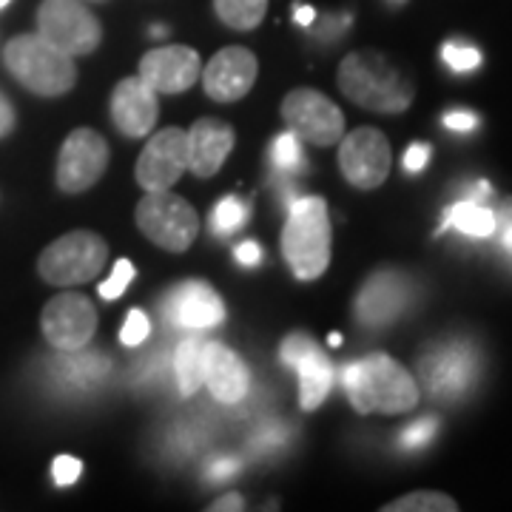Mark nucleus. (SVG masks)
Wrapping results in <instances>:
<instances>
[{
  "label": "nucleus",
  "instance_id": "1",
  "mask_svg": "<svg viewBox=\"0 0 512 512\" xmlns=\"http://www.w3.org/2000/svg\"><path fill=\"white\" fill-rule=\"evenodd\" d=\"M350 404L359 413L399 416L419 404L421 393L413 373L384 353H370L342 373Z\"/></svg>",
  "mask_w": 512,
  "mask_h": 512
},
{
  "label": "nucleus",
  "instance_id": "2",
  "mask_svg": "<svg viewBox=\"0 0 512 512\" xmlns=\"http://www.w3.org/2000/svg\"><path fill=\"white\" fill-rule=\"evenodd\" d=\"M339 89L356 106L379 114H402L416 97L413 80L379 52H350L339 66Z\"/></svg>",
  "mask_w": 512,
  "mask_h": 512
},
{
  "label": "nucleus",
  "instance_id": "3",
  "mask_svg": "<svg viewBox=\"0 0 512 512\" xmlns=\"http://www.w3.org/2000/svg\"><path fill=\"white\" fill-rule=\"evenodd\" d=\"M282 251L296 279H316L330 265L328 202L305 197L291 202V214L282 231Z\"/></svg>",
  "mask_w": 512,
  "mask_h": 512
},
{
  "label": "nucleus",
  "instance_id": "4",
  "mask_svg": "<svg viewBox=\"0 0 512 512\" xmlns=\"http://www.w3.org/2000/svg\"><path fill=\"white\" fill-rule=\"evenodd\" d=\"M6 69L18 77L29 92L60 97L77 83L74 57L60 52L43 35H20L6 43Z\"/></svg>",
  "mask_w": 512,
  "mask_h": 512
},
{
  "label": "nucleus",
  "instance_id": "5",
  "mask_svg": "<svg viewBox=\"0 0 512 512\" xmlns=\"http://www.w3.org/2000/svg\"><path fill=\"white\" fill-rule=\"evenodd\" d=\"M106 259H109L106 239L97 237L92 231H72L66 237L55 239L40 254L37 271L49 285L72 288V285L92 282L94 276L106 268Z\"/></svg>",
  "mask_w": 512,
  "mask_h": 512
},
{
  "label": "nucleus",
  "instance_id": "6",
  "mask_svg": "<svg viewBox=\"0 0 512 512\" xmlns=\"http://www.w3.org/2000/svg\"><path fill=\"white\" fill-rule=\"evenodd\" d=\"M137 225L154 245L171 254H183L200 234L194 205L171 191H148L137 205Z\"/></svg>",
  "mask_w": 512,
  "mask_h": 512
},
{
  "label": "nucleus",
  "instance_id": "7",
  "mask_svg": "<svg viewBox=\"0 0 512 512\" xmlns=\"http://www.w3.org/2000/svg\"><path fill=\"white\" fill-rule=\"evenodd\" d=\"M481 373V356L470 342H444L430 348L419 362L421 387L433 399H458L464 396Z\"/></svg>",
  "mask_w": 512,
  "mask_h": 512
},
{
  "label": "nucleus",
  "instance_id": "8",
  "mask_svg": "<svg viewBox=\"0 0 512 512\" xmlns=\"http://www.w3.org/2000/svg\"><path fill=\"white\" fill-rule=\"evenodd\" d=\"M37 35L66 55H89L97 49L103 29L100 20L80 0H43L37 9Z\"/></svg>",
  "mask_w": 512,
  "mask_h": 512
},
{
  "label": "nucleus",
  "instance_id": "9",
  "mask_svg": "<svg viewBox=\"0 0 512 512\" xmlns=\"http://www.w3.org/2000/svg\"><path fill=\"white\" fill-rule=\"evenodd\" d=\"M282 117L296 137H305L313 146H336L345 137L339 106L316 89H293L282 100Z\"/></svg>",
  "mask_w": 512,
  "mask_h": 512
},
{
  "label": "nucleus",
  "instance_id": "10",
  "mask_svg": "<svg viewBox=\"0 0 512 512\" xmlns=\"http://www.w3.org/2000/svg\"><path fill=\"white\" fill-rule=\"evenodd\" d=\"M339 143V168L350 185L370 191L387 180L393 151L379 128H356Z\"/></svg>",
  "mask_w": 512,
  "mask_h": 512
},
{
  "label": "nucleus",
  "instance_id": "11",
  "mask_svg": "<svg viewBox=\"0 0 512 512\" xmlns=\"http://www.w3.org/2000/svg\"><path fill=\"white\" fill-rule=\"evenodd\" d=\"M40 325L49 345L72 353L92 342V336L97 333V311L92 299L83 293H60L43 308Z\"/></svg>",
  "mask_w": 512,
  "mask_h": 512
},
{
  "label": "nucleus",
  "instance_id": "12",
  "mask_svg": "<svg viewBox=\"0 0 512 512\" xmlns=\"http://www.w3.org/2000/svg\"><path fill=\"white\" fill-rule=\"evenodd\" d=\"M109 165V146L92 128H77L66 137L57 157V185L66 194L89 191Z\"/></svg>",
  "mask_w": 512,
  "mask_h": 512
},
{
  "label": "nucleus",
  "instance_id": "13",
  "mask_svg": "<svg viewBox=\"0 0 512 512\" xmlns=\"http://www.w3.org/2000/svg\"><path fill=\"white\" fill-rule=\"evenodd\" d=\"M188 168V131L163 128L154 134L137 160V183L143 191H168Z\"/></svg>",
  "mask_w": 512,
  "mask_h": 512
},
{
  "label": "nucleus",
  "instance_id": "14",
  "mask_svg": "<svg viewBox=\"0 0 512 512\" xmlns=\"http://www.w3.org/2000/svg\"><path fill=\"white\" fill-rule=\"evenodd\" d=\"M413 299V282L402 271H376L356 296V316L365 328H387Z\"/></svg>",
  "mask_w": 512,
  "mask_h": 512
},
{
  "label": "nucleus",
  "instance_id": "15",
  "mask_svg": "<svg viewBox=\"0 0 512 512\" xmlns=\"http://www.w3.org/2000/svg\"><path fill=\"white\" fill-rule=\"evenodd\" d=\"M256 72H259V63H256L254 52H248L242 46H228L211 57V63L202 69V86L211 100L234 103L251 92V86L256 83Z\"/></svg>",
  "mask_w": 512,
  "mask_h": 512
},
{
  "label": "nucleus",
  "instance_id": "16",
  "mask_svg": "<svg viewBox=\"0 0 512 512\" xmlns=\"http://www.w3.org/2000/svg\"><path fill=\"white\" fill-rule=\"evenodd\" d=\"M202 74L200 55L188 46H160L140 60V77L154 92L180 94L191 89Z\"/></svg>",
  "mask_w": 512,
  "mask_h": 512
},
{
  "label": "nucleus",
  "instance_id": "17",
  "mask_svg": "<svg viewBox=\"0 0 512 512\" xmlns=\"http://www.w3.org/2000/svg\"><path fill=\"white\" fill-rule=\"evenodd\" d=\"M163 311L174 325L191 330L217 328L225 319V305H222L220 293L205 282L177 285L163 302Z\"/></svg>",
  "mask_w": 512,
  "mask_h": 512
},
{
  "label": "nucleus",
  "instance_id": "18",
  "mask_svg": "<svg viewBox=\"0 0 512 512\" xmlns=\"http://www.w3.org/2000/svg\"><path fill=\"white\" fill-rule=\"evenodd\" d=\"M157 92L143 77L120 80L111 94V120L126 137H146L157 123Z\"/></svg>",
  "mask_w": 512,
  "mask_h": 512
},
{
  "label": "nucleus",
  "instance_id": "19",
  "mask_svg": "<svg viewBox=\"0 0 512 512\" xmlns=\"http://www.w3.org/2000/svg\"><path fill=\"white\" fill-rule=\"evenodd\" d=\"M234 128L217 117H202L188 131V168L194 177L208 180L222 168L234 148Z\"/></svg>",
  "mask_w": 512,
  "mask_h": 512
},
{
  "label": "nucleus",
  "instance_id": "20",
  "mask_svg": "<svg viewBox=\"0 0 512 512\" xmlns=\"http://www.w3.org/2000/svg\"><path fill=\"white\" fill-rule=\"evenodd\" d=\"M205 387L222 404H237L251 387V373L234 350L220 342H208L205 348Z\"/></svg>",
  "mask_w": 512,
  "mask_h": 512
},
{
  "label": "nucleus",
  "instance_id": "21",
  "mask_svg": "<svg viewBox=\"0 0 512 512\" xmlns=\"http://www.w3.org/2000/svg\"><path fill=\"white\" fill-rule=\"evenodd\" d=\"M293 367L299 370V404H302V410H316L330 393L333 367L325 359V353L319 350V345H313Z\"/></svg>",
  "mask_w": 512,
  "mask_h": 512
},
{
  "label": "nucleus",
  "instance_id": "22",
  "mask_svg": "<svg viewBox=\"0 0 512 512\" xmlns=\"http://www.w3.org/2000/svg\"><path fill=\"white\" fill-rule=\"evenodd\" d=\"M450 228L476 239L493 237V231L498 228V217H495L490 208H484V205H478V202L473 200L456 202V205L447 208V214H444V220H441L439 234L450 231Z\"/></svg>",
  "mask_w": 512,
  "mask_h": 512
},
{
  "label": "nucleus",
  "instance_id": "23",
  "mask_svg": "<svg viewBox=\"0 0 512 512\" xmlns=\"http://www.w3.org/2000/svg\"><path fill=\"white\" fill-rule=\"evenodd\" d=\"M205 348H208L205 339H188V342H183L177 348L174 373H177V382H180V393L183 396H194L205 384Z\"/></svg>",
  "mask_w": 512,
  "mask_h": 512
},
{
  "label": "nucleus",
  "instance_id": "24",
  "mask_svg": "<svg viewBox=\"0 0 512 512\" xmlns=\"http://www.w3.org/2000/svg\"><path fill=\"white\" fill-rule=\"evenodd\" d=\"M57 376L66 384H74V387H89V384L100 382L109 370V359L106 356H97V353H80V356H66L55 362Z\"/></svg>",
  "mask_w": 512,
  "mask_h": 512
},
{
  "label": "nucleus",
  "instance_id": "25",
  "mask_svg": "<svg viewBox=\"0 0 512 512\" xmlns=\"http://www.w3.org/2000/svg\"><path fill=\"white\" fill-rule=\"evenodd\" d=\"M214 12L225 26L248 32L262 23L268 12V0H214Z\"/></svg>",
  "mask_w": 512,
  "mask_h": 512
},
{
  "label": "nucleus",
  "instance_id": "26",
  "mask_svg": "<svg viewBox=\"0 0 512 512\" xmlns=\"http://www.w3.org/2000/svg\"><path fill=\"white\" fill-rule=\"evenodd\" d=\"M384 512H456L458 504L450 495L436 493V490H421V493H410L384 504Z\"/></svg>",
  "mask_w": 512,
  "mask_h": 512
},
{
  "label": "nucleus",
  "instance_id": "27",
  "mask_svg": "<svg viewBox=\"0 0 512 512\" xmlns=\"http://www.w3.org/2000/svg\"><path fill=\"white\" fill-rule=\"evenodd\" d=\"M271 157H274L276 168L285 171V174H293V171H299L305 165V154H302V146H299L296 134H279Z\"/></svg>",
  "mask_w": 512,
  "mask_h": 512
},
{
  "label": "nucleus",
  "instance_id": "28",
  "mask_svg": "<svg viewBox=\"0 0 512 512\" xmlns=\"http://www.w3.org/2000/svg\"><path fill=\"white\" fill-rule=\"evenodd\" d=\"M248 220V205L237 197H225V200L214 208V228L217 234H231L242 228Z\"/></svg>",
  "mask_w": 512,
  "mask_h": 512
},
{
  "label": "nucleus",
  "instance_id": "29",
  "mask_svg": "<svg viewBox=\"0 0 512 512\" xmlns=\"http://www.w3.org/2000/svg\"><path fill=\"white\" fill-rule=\"evenodd\" d=\"M441 60L453 72H476L478 66H481V52H478L476 46H467V43H444Z\"/></svg>",
  "mask_w": 512,
  "mask_h": 512
},
{
  "label": "nucleus",
  "instance_id": "30",
  "mask_svg": "<svg viewBox=\"0 0 512 512\" xmlns=\"http://www.w3.org/2000/svg\"><path fill=\"white\" fill-rule=\"evenodd\" d=\"M436 430H439V421L433 419V416H427V419H419L416 424H410V427L404 430L402 439H399V444H402L404 450H419V447H424L427 441L436 436Z\"/></svg>",
  "mask_w": 512,
  "mask_h": 512
},
{
  "label": "nucleus",
  "instance_id": "31",
  "mask_svg": "<svg viewBox=\"0 0 512 512\" xmlns=\"http://www.w3.org/2000/svg\"><path fill=\"white\" fill-rule=\"evenodd\" d=\"M131 279H134V265H131L128 259H120V262L114 265V274L100 285V296H103V299H117V296H123V291H126Z\"/></svg>",
  "mask_w": 512,
  "mask_h": 512
},
{
  "label": "nucleus",
  "instance_id": "32",
  "mask_svg": "<svg viewBox=\"0 0 512 512\" xmlns=\"http://www.w3.org/2000/svg\"><path fill=\"white\" fill-rule=\"evenodd\" d=\"M148 330H151V325H148L146 313L131 311L128 313L126 325L120 330V339H123V345H128V348H137V345H143L148 339Z\"/></svg>",
  "mask_w": 512,
  "mask_h": 512
},
{
  "label": "nucleus",
  "instance_id": "33",
  "mask_svg": "<svg viewBox=\"0 0 512 512\" xmlns=\"http://www.w3.org/2000/svg\"><path fill=\"white\" fill-rule=\"evenodd\" d=\"M80 461L74 456H57L55 464H52V476H55V484H60V487H69V484H74L77 478H80Z\"/></svg>",
  "mask_w": 512,
  "mask_h": 512
},
{
  "label": "nucleus",
  "instance_id": "34",
  "mask_svg": "<svg viewBox=\"0 0 512 512\" xmlns=\"http://www.w3.org/2000/svg\"><path fill=\"white\" fill-rule=\"evenodd\" d=\"M444 126L450 128V131L467 134V131H473L478 126V117L473 111H450V114H444Z\"/></svg>",
  "mask_w": 512,
  "mask_h": 512
},
{
  "label": "nucleus",
  "instance_id": "35",
  "mask_svg": "<svg viewBox=\"0 0 512 512\" xmlns=\"http://www.w3.org/2000/svg\"><path fill=\"white\" fill-rule=\"evenodd\" d=\"M427 160H430V146L413 143V146L407 148V154H404V168H407L410 174H419L421 168L427 165Z\"/></svg>",
  "mask_w": 512,
  "mask_h": 512
},
{
  "label": "nucleus",
  "instance_id": "36",
  "mask_svg": "<svg viewBox=\"0 0 512 512\" xmlns=\"http://www.w3.org/2000/svg\"><path fill=\"white\" fill-rule=\"evenodd\" d=\"M239 470V461L237 458H220V461H214L211 464V481H225V478H231Z\"/></svg>",
  "mask_w": 512,
  "mask_h": 512
},
{
  "label": "nucleus",
  "instance_id": "37",
  "mask_svg": "<svg viewBox=\"0 0 512 512\" xmlns=\"http://www.w3.org/2000/svg\"><path fill=\"white\" fill-rule=\"evenodd\" d=\"M234 256H237L239 265H245V268H254L256 262L262 259V248H259L256 242H242Z\"/></svg>",
  "mask_w": 512,
  "mask_h": 512
},
{
  "label": "nucleus",
  "instance_id": "38",
  "mask_svg": "<svg viewBox=\"0 0 512 512\" xmlns=\"http://www.w3.org/2000/svg\"><path fill=\"white\" fill-rule=\"evenodd\" d=\"M12 128H15V109H12V103L0 94V137H6Z\"/></svg>",
  "mask_w": 512,
  "mask_h": 512
},
{
  "label": "nucleus",
  "instance_id": "39",
  "mask_svg": "<svg viewBox=\"0 0 512 512\" xmlns=\"http://www.w3.org/2000/svg\"><path fill=\"white\" fill-rule=\"evenodd\" d=\"M245 504H242V495L237 493H231V495H222L220 501H214L208 510H214V512H225V510H242Z\"/></svg>",
  "mask_w": 512,
  "mask_h": 512
},
{
  "label": "nucleus",
  "instance_id": "40",
  "mask_svg": "<svg viewBox=\"0 0 512 512\" xmlns=\"http://www.w3.org/2000/svg\"><path fill=\"white\" fill-rule=\"evenodd\" d=\"M293 18H296V23H299V26H313L316 12H313L311 6H296V15H293Z\"/></svg>",
  "mask_w": 512,
  "mask_h": 512
},
{
  "label": "nucleus",
  "instance_id": "41",
  "mask_svg": "<svg viewBox=\"0 0 512 512\" xmlns=\"http://www.w3.org/2000/svg\"><path fill=\"white\" fill-rule=\"evenodd\" d=\"M504 248H507V254L512 256V220L507 222V228H504Z\"/></svg>",
  "mask_w": 512,
  "mask_h": 512
},
{
  "label": "nucleus",
  "instance_id": "42",
  "mask_svg": "<svg viewBox=\"0 0 512 512\" xmlns=\"http://www.w3.org/2000/svg\"><path fill=\"white\" fill-rule=\"evenodd\" d=\"M330 345L339 348V345H342V336H339V333H330Z\"/></svg>",
  "mask_w": 512,
  "mask_h": 512
},
{
  "label": "nucleus",
  "instance_id": "43",
  "mask_svg": "<svg viewBox=\"0 0 512 512\" xmlns=\"http://www.w3.org/2000/svg\"><path fill=\"white\" fill-rule=\"evenodd\" d=\"M6 3H9V0H0V9H3V6H6Z\"/></svg>",
  "mask_w": 512,
  "mask_h": 512
},
{
  "label": "nucleus",
  "instance_id": "44",
  "mask_svg": "<svg viewBox=\"0 0 512 512\" xmlns=\"http://www.w3.org/2000/svg\"><path fill=\"white\" fill-rule=\"evenodd\" d=\"M390 3H407V0H390Z\"/></svg>",
  "mask_w": 512,
  "mask_h": 512
}]
</instances>
